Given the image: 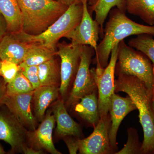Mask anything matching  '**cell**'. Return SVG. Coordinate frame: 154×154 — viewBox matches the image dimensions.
Returning <instances> with one entry per match:
<instances>
[{
  "mask_svg": "<svg viewBox=\"0 0 154 154\" xmlns=\"http://www.w3.org/2000/svg\"><path fill=\"white\" fill-rule=\"evenodd\" d=\"M125 14L117 8L111 9L109 12L103 38L95 51L94 63L97 69L106 68L113 47L126 37L142 34L154 36V25L139 24L129 19Z\"/></svg>",
  "mask_w": 154,
  "mask_h": 154,
  "instance_id": "cell-1",
  "label": "cell"
},
{
  "mask_svg": "<svg viewBox=\"0 0 154 154\" xmlns=\"http://www.w3.org/2000/svg\"><path fill=\"white\" fill-rule=\"evenodd\" d=\"M115 80V93L124 92L132 99L139 111L143 131L141 150L144 154H154V123L151 103L154 98L143 82L137 77L119 74Z\"/></svg>",
  "mask_w": 154,
  "mask_h": 154,
  "instance_id": "cell-2",
  "label": "cell"
},
{
  "mask_svg": "<svg viewBox=\"0 0 154 154\" xmlns=\"http://www.w3.org/2000/svg\"><path fill=\"white\" fill-rule=\"evenodd\" d=\"M21 11L22 31L31 35L43 33L69 6L57 0H18Z\"/></svg>",
  "mask_w": 154,
  "mask_h": 154,
  "instance_id": "cell-3",
  "label": "cell"
},
{
  "mask_svg": "<svg viewBox=\"0 0 154 154\" xmlns=\"http://www.w3.org/2000/svg\"><path fill=\"white\" fill-rule=\"evenodd\" d=\"M132 75L143 82L154 97V65L143 53L126 44L124 40L119 43L115 74Z\"/></svg>",
  "mask_w": 154,
  "mask_h": 154,
  "instance_id": "cell-4",
  "label": "cell"
},
{
  "mask_svg": "<svg viewBox=\"0 0 154 154\" xmlns=\"http://www.w3.org/2000/svg\"><path fill=\"white\" fill-rule=\"evenodd\" d=\"M83 12L82 3L73 4L43 33L31 35L21 31L16 34L27 42H37L55 49L59 40L79 25L82 20Z\"/></svg>",
  "mask_w": 154,
  "mask_h": 154,
  "instance_id": "cell-5",
  "label": "cell"
},
{
  "mask_svg": "<svg viewBox=\"0 0 154 154\" xmlns=\"http://www.w3.org/2000/svg\"><path fill=\"white\" fill-rule=\"evenodd\" d=\"M95 50L89 45H82L81 61L72 87L65 104L72 107L84 96L98 91L96 79L90 69Z\"/></svg>",
  "mask_w": 154,
  "mask_h": 154,
  "instance_id": "cell-6",
  "label": "cell"
},
{
  "mask_svg": "<svg viewBox=\"0 0 154 154\" xmlns=\"http://www.w3.org/2000/svg\"><path fill=\"white\" fill-rule=\"evenodd\" d=\"M119 44L115 45L110 54V61L107 66L102 70L92 68L96 79L98 92V102L101 119L109 116L110 99L115 93L114 75L117 62Z\"/></svg>",
  "mask_w": 154,
  "mask_h": 154,
  "instance_id": "cell-7",
  "label": "cell"
},
{
  "mask_svg": "<svg viewBox=\"0 0 154 154\" xmlns=\"http://www.w3.org/2000/svg\"><path fill=\"white\" fill-rule=\"evenodd\" d=\"M56 55L60 57L61 82L60 95L65 99L73 84L81 61L82 45L63 42L57 45Z\"/></svg>",
  "mask_w": 154,
  "mask_h": 154,
  "instance_id": "cell-8",
  "label": "cell"
},
{
  "mask_svg": "<svg viewBox=\"0 0 154 154\" xmlns=\"http://www.w3.org/2000/svg\"><path fill=\"white\" fill-rule=\"evenodd\" d=\"M28 131L8 110H0V140L8 143L12 152H23L29 146Z\"/></svg>",
  "mask_w": 154,
  "mask_h": 154,
  "instance_id": "cell-9",
  "label": "cell"
},
{
  "mask_svg": "<svg viewBox=\"0 0 154 154\" xmlns=\"http://www.w3.org/2000/svg\"><path fill=\"white\" fill-rule=\"evenodd\" d=\"M88 0H83V12L81 22L64 37L71 41L72 44L80 45H89L97 49L98 41L101 30L99 23L92 18L88 8Z\"/></svg>",
  "mask_w": 154,
  "mask_h": 154,
  "instance_id": "cell-10",
  "label": "cell"
},
{
  "mask_svg": "<svg viewBox=\"0 0 154 154\" xmlns=\"http://www.w3.org/2000/svg\"><path fill=\"white\" fill-rule=\"evenodd\" d=\"M110 125V115L101 119L93 132L85 138H79L78 145L81 154H115L110 146L109 131Z\"/></svg>",
  "mask_w": 154,
  "mask_h": 154,
  "instance_id": "cell-11",
  "label": "cell"
},
{
  "mask_svg": "<svg viewBox=\"0 0 154 154\" xmlns=\"http://www.w3.org/2000/svg\"><path fill=\"white\" fill-rule=\"evenodd\" d=\"M33 91L26 94L8 96L3 103L8 110L29 131L37 128L38 120L32 109Z\"/></svg>",
  "mask_w": 154,
  "mask_h": 154,
  "instance_id": "cell-12",
  "label": "cell"
},
{
  "mask_svg": "<svg viewBox=\"0 0 154 154\" xmlns=\"http://www.w3.org/2000/svg\"><path fill=\"white\" fill-rule=\"evenodd\" d=\"M136 109V106L129 96L122 97L114 93L111 96L109 110L110 119L109 137L110 146L115 153L118 150L116 137L122 122L128 113Z\"/></svg>",
  "mask_w": 154,
  "mask_h": 154,
  "instance_id": "cell-13",
  "label": "cell"
},
{
  "mask_svg": "<svg viewBox=\"0 0 154 154\" xmlns=\"http://www.w3.org/2000/svg\"><path fill=\"white\" fill-rule=\"evenodd\" d=\"M55 123L54 116L51 114V111H48L36 129L28 130V145L35 149L44 150L51 154H61L56 148L53 141V131Z\"/></svg>",
  "mask_w": 154,
  "mask_h": 154,
  "instance_id": "cell-14",
  "label": "cell"
},
{
  "mask_svg": "<svg viewBox=\"0 0 154 154\" xmlns=\"http://www.w3.org/2000/svg\"><path fill=\"white\" fill-rule=\"evenodd\" d=\"M52 112L57 123L56 131L59 136L63 138L67 137L81 138L83 136L80 124L69 115L63 99H58L53 103Z\"/></svg>",
  "mask_w": 154,
  "mask_h": 154,
  "instance_id": "cell-15",
  "label": "cell"
},
{
  "mask_svg": "<svg viewBox=\"0 0 154 154\" xmlns=\"http://www.w3.org/2000/svg\"><path fill=\"white\" fill-rule=\"evenodd\" d=\"M30 45V42L22 40L17 34L8 33L0 42V60L20 64Z\"/></svg>",
  "mask_w": 154,
  "mask_h": 154,
  "instance_id": "cell-16",
  "label": "cell"
},
{
  "mask_svg": "<svg viewBox=\"0 0 154 154\" xmlns=\"http://www.w3.org/2000/svg\"><path fill=\"white\" fill-rule=\"evenodd\" d=\"M59 87L41 86L33 91L32 103L34 115L38 121L44 119L48 107L58 98Z\"/></svg>",
  "mask_w": 154,
  "mask_h": 154,
  "instance_id": "cell-17",
  "label": "cell"
},
{
  "mask_svg": "<svg viewBox=\"0 0 154 154\" xmlns=\"http://www.w3.org/2000/svg\"><path fill=\"white\" fill-rule=\"evenodd\" d=\"M72 107L75 113L89 125L94 127L101 119L98 91L84 96Z\"/></svg>",
  "mask_w": 154,
  "mask_h": 154,
  "instance_id": "cell-18",
  "label": "cell"
},
{
  "mask_svg": "<svg viewBox=\"0 0 154 154\" xmlns=\"http://www.w3.org/2000/svg\"><path fill=\"white\" fill-rule=\"evenodd\" d=\"M0 14L5 19L8 33L16 34L22 31V14L18 0H0Z\"/></svg>",
  "mask_w": 154,
  "mask_h": 154,
  "instance_id": "cell-19",
  "label": "cell"
},
{
  "mask_svg": "<svg viewBox=\"0 0 154 154\" xmlns=\"http://www.w3.org/2000/svg\"><path fill=\"white\" fill-rule=\"evenodd\" d=\"M128 13L139 17L149 25H154V0H125Z\"/></svg>",
  "mask_w": 154,
  "mask_h": 154,
  "instance_id": "cell-20",
  "label": "cell"
},
{
  "mask_svg": "<svg viewBox=\"0 0 154 154\" xmlns=\"http://www.w3.org/2000/svg\"><path fill=\"white\" fill-rule=\"evenodd\" d=\"M116 7L121 12H126L125 0H98L95 5L90 7V14L95 13V20L99 23L101 30V36L104 35L103 25L109 12Z\"/></svg>",
  "mask_w": 154,
  "mask_h": 154,
  "instance_id": "cell-21",
  "label": "cell"
},
{
  "mask_svg": "<svg viewBox=\"0 0 154 154\" xmlns=\"http://www.w3.org/2000/svg\"><path fill=\"white\" fill-rule=\"evenodd\" d=\"M30 43V47L22 63L23 64L38 66L56 55V49L49 48L37 42Z\"/></svg>",
  "mask_w": 154,
  "mask_h": 154,
  "instance_id": "cell-22",
  "label": "cell"
},
{
  "mask_svg": "<svg viewBox=\"0 0 154 154\" xmlns=\"http://www.w3.org/2000/svg\"><path fill=\"white\" fill-rule=\"evenodd\" d=\"M38 66L40 86L60 87L61 82L60 66L54 57Z\"/></svg>",
  "mask_w": 154,
  "mask_h": 154,
  "instance_id": "cell-23",
  "label": "cell"
},
{
  "mask_svg": "<svg viewBox=\"0 0 154 154\" xmlns=\"http://www.w3.org/2000/svg\"><path fill=\"white\" fill-rule=\"evenodd\" d=\"M128 45L143 53L150 60L154 65V39L147 34L137 35L130 39Z\"/></svg>",
  "mask_w": 154,
  "mask_h": 154,
  "instance_id": "cell-24",
  "label": "cell"
},
{
  "mask_svg": "<svg viewBox=\"0 0 154 154\" xmlns=\"http://www.w3.org/2000/svg\"><path fill=\"white\" fill-rule=\"evenodd\" d=\"M33 86L21 71L11 82L7 84L8 96L30 93L34 91Z\"/></svg>",
  "mask_w": 154,
  "mask_h": 154,
  "instance_id": "cell-25",
  "label": "cell"
},
{
  "mask_svg": "<svg viewBox=\"0 0 154 154\" xmlns=\"http://www.w3.org/2000/svg\"><path fill=\"white\" fill-rule=\"evenodd\" d=\"M128 139L126 144L121 150L116 152V154H143L141 143L139 140L137 131L133 128L128 129Z\"/></svg>",
  "mask_w": 154,
  "mask_h": 154,
  "instance_id": "cell-26",
  "label": "cell"
},
{
  "mask_svg": "<svg viewBox=\"0 0 154 154\" xmlns=\"http://www.w3.org/2000/svg\"><path fill=\"white\" fill-rule=\"evenodd\" d=\"M19 71V65L8 61H1L0 76L3 78L6 84L14 79Z\"/></svg>",
  "mask_w": 154,
  "mask_h": 154,
  "instance_id": "cell-27",
  "label": "cell"
},
{
  "mask_svg": "<svg viewBox=\"0 0 154 154\" xmlns=\"http://www.w3.org/2000/svg\"><path fill=\"white\" fill-rule=\"evenodd\" d=\"M19 70L29 80L33 86L34 90L40 87L39 76L38 73V66H26L21 63L19 65Z\"/></svg>",
  "mask_w": 154,
  "mask_h": 154,
  "instance_id": "cell-28",
  "label": "cell"
},
{
  "mask_svg": "<svg viewBox=\"0 0 154 154\" xmlns=\"http://www.w3.org/2000/svg\"><path fill=\"white\" fill-rule=\"evenodd\" d=\"M64 140L66 143L70 154H76L79 151L78 140L79 138L74 137H67L64 138Z\"/></svg>",
  "mask_w": 154,
  "mask_h": 154,
  "instance_id": "cell-29",
  "label": "cell"
},
{
  "mask_svg": "<svg viewBox=\"0 0 154 154\" xmlns=\"http://www.w3.org/2000/svg\"><path fill=\"white\" fill-rule=\"evenodd\" d=\"M7 96V84L3 78L0 76V106L3 105Z\"/></svg>",
  "mask_w": 154,
  "mask_h": 154,
  "instance_id": "cell-30",
  "label": "cell"
},
{
  "mask_svg": "<svg viewBox=\"0 0 154 154\" xmlns=\"http://www.w3.org/2000/svg\"><path fill=\"white\" fill-rule=\"evenodd\" d=\"M8 33L7 22L4 17L0 14V42Z\"/></svg>",
  "mask_w": 154,
  "mask_h": 154,
  "instance_id": "cell-31",
  "label": "cell"
},
{
  "mask_svg": "<svg viewBox=\"0 0 154 154\" xmlns=\"http://www.w3.org/2000/svg\"><path fill=\"white\" fill-rule=\"evenodd\" d=\"M66 5L69 6L76 3H82L83 0H58Z\"/></svg>",
  "mask_w": 154,
  "mask_h": 154,
  "instance_id": "cell-32",
  "label": "cell"
},
{
  "mask_svg": "<svg viewBox=\"0 0 154 154\" xmlns=\"http://www.w3.org/2000/svg\"><path fill=\"white\" fill-rule=\"evenodd\" d=\"M151 108L152 116L154 123V98H152V99L151 103Z\"/></svg>",
  "mask_w": 154,
  "mask_h": 154,
  "instance_id": "cell-33",
  "label": "cell"
},
{
  "mask_svg": "<svg viewBox=\"0 0 154 154\" xmlns=\"http://www.w3.org/2000/svg\"><path fill=\"white\" fill-rule=\"evenodd\" d=\"M97 1H98V0H88V5L90 6V7H93V6L95 5Z\"/></svg>",
  "mask_w": 154,
  "mask_h": 154,
  "instance_id": "cell-34",
  "label": "cell"
},
{
  "mask_svg": "<svg viewBox=\"0 0 154 154\" xmlns=\"http://www.w3.org/2000/svg\"><path fill=\"white\" fill-rule=\"evenodd\" d=\"M6 153V152L5 151L3 147L0 144V154H5Z\"/></svg>",
  "mask_w": 154,
  "mask_h": 154,
  "instance_id": "cell-35",
  "label": "cell"
},
{
  "mask_svg": "<svg viewBox=\"0 0 154 154\" xmlns=\"http://www.w3.org/2000/svg\"><path fill=\"white\" fill-rule=\"evenodd\" d=\"M1 60H0V66H1Z\"/></svg>",
  "mask_w": 154,
  "mask_h": 154,
  "instance_id": "cell-36",
  "label": "cell"
},
{
  "mask_svg": "<svg viewBox=\"0 0 154 154\" xmlns=\"http://www.w3.org/2000/svg\"><path fill=\"white\" fill-rule=\"evenodd\" d=\"M57 1H58V0H57Z\"/></svg>",
  "mask_w": 154,
  "mask_h": 154,
  "instance_id": "cell-37",
  "label": "cell"
}]
</instances>
